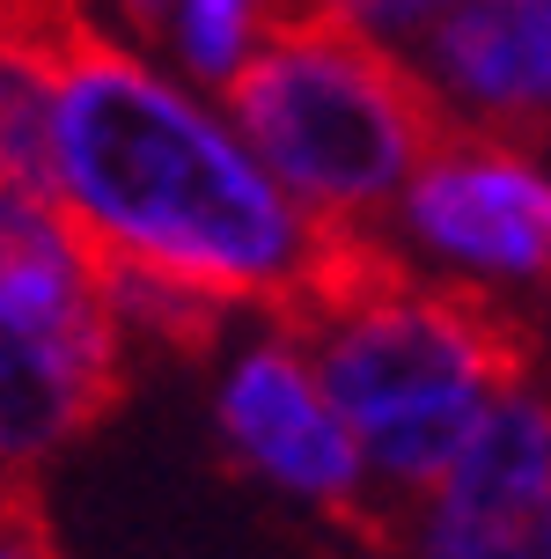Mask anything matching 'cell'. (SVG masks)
Instances as JSON below:
<instances>
[{
    "label": "cell",
    "instance_id": "6da1fadb",
    "mask_svg": "<svg viewBox=\"0 0 551 559\" xmlns=\"http://www.w3.org/2000/svg\"><path fill=\"white\" fill-rule=\"evenodd\" d=\"M52 177L88 251L192 280L228 309L257 302L279 332L302 324L338 228L96 23L74 29L52 67Z\"/></svg>",
    "mask_w": 551,
    "mask_h": 559
},
{
    "label": "cell",
    "instance_id": "7a4b0ae2",
    "mask_svg": "<svg viewBox=\"0 0 551 559\" xmlns=\"http://www.w3.org/2000/svg\"><path fill=\"white\" fill-rule=\"evenodd\" d=\"M228 111L287 199L324 222H383L456 111L412 59L331 0H257V37L228 67Z\"/></svg>",
    "mask_w": 551,
    "mask_h": 559
},
{
    "label": "cell",
    "instance_id": "3957f363",
    "mask_svg": "<svg viewBox=\"0 0 551 559\" xmlns=\"http://www.w3.org/2000/svg\"><path fill=\"white\" fill-rule=\"evenodd\" d=\"M125 397V332L88 236L52 199L0 185V472L37 478Z\"/></svg>",
    "mask_w": 551,
    "mask_h": 559
},
{
    "label": "cell",
    "instance_id": "277c9868",
    "mask_svg": "<svg viewBox=\"0 0 551 559\" xmlns=\"http://www.w3.org/2000/svg\"><path fill=\"white\" fill-rule=\"evenodd\" d=\"M295 346L331 413L360 435L397 413L523 391L537 332L478 280H412V265H397L383 287L331 309Z\"/></svg>",
    "mask_w": 551,
    "mask_h": 559
},
{
    "label": "cell",
    "instance_id": "5b68a950",
    "mask_svg": "<svg viewBox=\"0 0 551 559\" xmlns=\"http://www.w3.org/2000/svg\"><path fill=\"white\" fill-rule=\"evenodd\" d=\"M397 214L419 243L470 280H544L551 265V192L544 169L523 140L486 133V126H448L419 155V169L397 192Z\"/></svg>",
    "mask_w": 551,
    "mask_h": 559
},
{
    "label": "cell",
    "instance_id": "8992f818",
    "mask_svg": "<svg viewBox=\"0 0 551 559\" xmlns=\"http://www.w3.org/2000/svg\"><path fill=\"white\" fill-rule=\"evenodd\" d=\"M220 435L236 449V464L257 478H273L287 493L331 508L338 523L368 531V472H360L354 427L331 413V397L316 391L302 346L279 332L265 346H250L220 383Z\"/></svg>",
    "mask_w": 551,
    "mask_h": 559
},
{
    "label": "cell",
    "instance_id": "52a82bcc",
    "mask_svg": "<svg viewBox=\"0 0 551 559\" xmlns=\"http://www.w3.org/2000/svg\"><path fill=\"white\" fill-rule=\"evenodd\" d=\"M434 74L464 104V126L544 140V0H448L434 23Z\"/></svg>",
    "mask_w": 551,
    "mask_h": 559
},
{
    "label": "cell",
    "instance_id": "ba28073f",
    "mask_svg": "<svg viewBox=\"0 0 551 559\" xmlns=\"http://www.w3.org/2000/svg\"><path fill=\"white\" fill-rule=\"evenodd\" d=\"M52 67L59 52L0 37V185L59 206L52 177Z\"/></svg>",
    "mask_w": 551,
    "mask_h": 559
},
{
    "label": "cell",
    "instance_id": "9c48e42d",
    "mask_svg": "<svg viewBox=\"0 0 551 559\" xmlns=\"http://www.w3.org/2000/svg\"><path fill=\"white\" fill-rule=\"evenodd\" d=\"M419 559H544V515H448L419 508Z\"/></svg>",
    "mask_w": 551,
    "mask_h": 559
},
{
    "label": "cell",
    "instance_id": "30bf717a",
    "mask_svg": "<svg viewBox=\"0 0 551 559\" xmlns=\"http://www.w3.org/2000/svg\"><path fill=\"white\" fill-rule=\"evenodd\" d=\"M169 15H177V45H184V67L199 82H228V67L257 37V0H184Z\"/></svg>",
    "mask_w": 551,
    "mask_h": 559
},
{
    "label": "cell",
    "instance_id": "8fae6325",
    "mask_svg": "<svg viewBox=\"0 0 551 559\" xmlns=\"http://www.w3.org/2000/svg\"><path fill=\"white\" fill-rule=\"evenodd\" d=\"M0 559H59L52 531H45L37 478H8V493H0Z\"/></svg>",
    "mask_w": 551,
    "mask_h": 559
},
{
    "label": "cell",
    "instance_id": "7c38bea8",
    "mask_svg": "<svg viewBox=\"0 0 551 559\" xmlns=\"http://www.w3.org/2000/svg\"><path fill=\"white\" fill-rule=\"evenodd\" d=\"M331 8H346V15L368 23V29H427L448 0H331Z\"/></svg>",
    "mask_w": 551,
    "mask_h": 559
},
{
    "label": "cell",
    "instance_id": "4fadbf2b",
    "mask_svg": "<svg viewBox=\"0 0 551 559\" xmlns=\"http://www.w3.org/2000/svg\"><path fill=\"white\" fill-rule=\"evenodd\" d=\"M118 8H125V23H133L140 37H163V29H169V8H177V0H118Z\"/></svg>",
    "mask_w": 551,
    "mask_h": 559
}]
</instances>
